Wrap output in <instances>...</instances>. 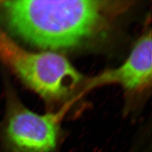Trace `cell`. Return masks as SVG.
<instances>
[{
  "mask_svg": "<svg viewBox=\"0 0 152 152\" xmlns=\"http://www.w3.org/2000/svg\"><path fill=\"white\" fill-rule=\"evenodd\" d=\"M151 42L150 28L139 38L129 56L121 66L86 78L82 94L108 85L120 86L131 95H138L148 91L152 80Z\"/></svg>",
  "mask_w": 152,
  "mask_h": 152,
  "instance_id": "cell-4",
  "label": "cell"
},
{
  "mask_svg": "<svg viewBox=\"0 0 152 152\" xmlns=\"http://www.w3.org/2000/svg\"><path fill=\"white\" fill-rule=\"evenodd\" d=\"M0 55L32 91L50 103H65L82 91L86 78L57 52L28 51L0 32Z\"/></svg>",
  "mask_w": 152,
  "mask_h": 152,
  "instance_id": "cell-2",
  "label": "cell"
},
{
  "mask_svg": "<svg viewBox=\"0 0 152 152\" xmlns=\"http://www.w3.org/2000/svg\"><path fill=\"white\" fill-rule=\"evenodd\" d=\"M72 103L39 114L11 98L0 129V152H56L61 122Z\"/></svg>",
  "mask_w": 152,
  "mask_h": 152,
  "instance_id": "cell-3",
  "label": "cell"
},
{
  "mask_svg": "<svg viewBox=\"0 0 152 152\" xmlns=\"http://www.w3.org/2000/svg\"><path fill=\"white\" fill-rule=\"evenodd\" d=\"M132 1H4L1 15L13 34L41 51L78 48L106 36Z\"/></svg>",
  "mask_w": 152,
  "mask_h": 152,
  "instance_id": "cell-1",
  "label": "cell"
}]
</instances>
